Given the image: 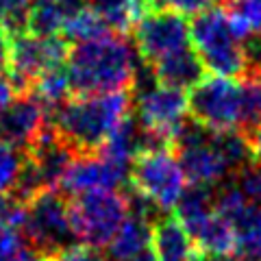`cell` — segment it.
I'll return each instance as SVG.
<instances>
[{
  "mask_svg": "<svg viewBox=\"0 0 261 261\" xmlns=\"http://www.w3.org/2000/svg\"><path fill=\"white\" fill-rule=\"evenodd\" d=\"M133 44L146 65H152L192 46V24L185 15L152 9L135 24Z\"/></svg>",
  "mask_w": 261,
  "mask_h": 261,
  "instance_id": "11",
  "label": "cell"
},
{
  "mask_svg": "<svg viewBox=\"0 0 261 261\" xmlns=\"http://www.w3.org/2000/svg\"><path fill=\"white\" fill-rule=\"evenodd\" d=\"M190 116L214 133L238 130L242 116L240 81L226 76L202 79L190 92Z\"/></svg>",
  "mask_w": 261,
  "mask_h": 261,
  "instance_id": "10",
  "label": "cell"
},
{
  "mask_svg": "<svg viewBox=\"0 0 261 261\" xmlns=\"http://www.w3.org/2000/svg\"><path fill=\"white\" fill-rule=\"evenodd\" d=\"M224 9L244 39L261 35V0H226Z\"/></svg>",
  "mask_w": 261,
  "mask_h": 261,
  "instance_id": "23",
  "label": "cell"
},
{
  "mask_svg": "<svg viewBox=\"0 0 261 261\" xmlns=\"http://www.w3.org/2000/svg\"><path fill=\"white\" fill-rule=\"evenodd\" d=\"M228 183H231L248 202L261 207V161L259 159H252L242 170H238Z\"/></svg>",
  "mask_w": 261,
  "mask_h": 261,
  "instance_id": "26",
  "label": "cell"
},
{
  "mask_svg": "<svg viewBox=\"0 0 261 261\" xmlns=\"http://www.w3.org/2000/svg\"><path fill=\"white\" fill-rule=\"evenodd\" d=\"M70 55V42L61 35H33L20 33L11 37L7 76L18 94L31 92L33 83L44 72L65 65Z\"/></svg>",
  "mask_w": 261,
  "mask_h": 261,
  "instance_id": "9",
  "label": "cell"
},
{
  "mask_svg": "<svg viewBox=\"0 0 261 261\" xmlns=\"http://www.w3.org/2000/svg\"><path fill=\"white\" fill-rule=\"evenodd\" d=\"M140 53L126 35L107 33L70 48L68 74L79 96L128 92L140 70Z\"/></svg>",
  "mask_w": 261,
  "mask_h": 261,
  "instance_id": "1",
  "label": "cell"
},
{
  "mask_svg": "<svg viewBox=\"0 0 261 261\" xmlns=\"http://www.w3.org/2000/svg\"><path fill=\"white\" fill-rule=\"evenodd\" d=\"M150 70L159 83L183 89V92L194 89L202 79H205V65H202L200 57L196 55V50L192 46L183 48V50L170 55L157 63H152Z\"/></svg>",
  "mask_w": 261,
  "mask_h": 261,
  "instance_id": "17",
  "label": "cell"
},
{
  "mask_svg": "<svg viewBox=\"0 0 261 261\" xmlns=\"http://www.w3.org/2000/svg\"><path fill=\"white\" fill-rule=\"evenodd\" d=\"M187 178L174 148H157L140 154L130 166L128 190L140 194L161 214L176 209L187 190Z\"/></svg>",
  "mask_w": 261,
  "mask_h": 261,
  "instance_id": "6",
  "label": "cell"
},
{
  "mask_svg": "<svg viewBox=\"0 0 261 261\" xmlns=\"http://www.w3.org/2000/svg\"><path fill=\"white\" fill-rule=\"evenodd\" d=\"M15 94H18V92H15V87L11 85L9 76H3V74H0V116H3L5 109L13 102Z\"/></svg>",
  "mask_w": 261,
  "mask_h": 261,
  "instance_id": "29",
  "label": "cell"
},
{
  "mask_svg": "<svg viewBox=\"0 0 261 261\" xmlns=\"http://www.w3.org/2000/svg\"><path fill=\"white\" fill-rule=\"evenodd\" d=\"M9 50H11V35L0 27V70H5L7 63H9Z\"/></svg>",
  "mask_w": 261,
  "mask_h": 261,
  "instance_id": "30",
  "label": "cell"
},
{
  "mask_svg": "<svg viewBox=\"0 0 261 261\" xmlns=\"http://www.w3.org/2000/svg\"><path fill=\"white\" fill-rule=\"evenodd\" d=\"M242 87V116L238 130L246 137L261 128V74L246 72L240 81Z\"/></svg>",
  "mask_w": 261,
  "mask_h": 261,
  "instance_id": "21",
  "label": "cell"
},
{
  "mask_svg": "<svg viewBox=\"0 0 261 261\" xmlns=\"http://www.w3.org/2000/svg\"><path fill=\"white\" fill-rule=\"evenodd\" d=\"M216 207L233 226L235 255L246 261H261V207L248 202L231 183L216 190Z\"/></svg>",
  "mask_w": 261,
  "mask_h": 261,
  "instance_id": "13",
  "label": "cell"
},
{
  "mask_svg": "<svg viewBox=\"0 0 261 261\" xmlns=\"http://www.w3.org/2000/svg\"><path fill=\"white\" fill-rule=\"evenodd\" d=\"M24 205L15 194L0 196V261H46L24 238Z\"/></svg>",
  "mask_w": 261,
  "mask_h": 261,
  "instance_id": "15",
  "label": "cell"
},
{
  "mask_svg": "<svg viewBox=\"0 0 261 261\" xmlns=\"http://www.w3.org/2000/svg\"><path fill=\"white\" fill-rule=\"evenodd\" d=\"M72 224L81 246L102 250L116 238L128 216L126 192H92L70 202Z\"/></svg>",
  "mask_w": 261,
  "mask_h": 261,
  "instance_id": "8",
  "label": "cell"
},
{
  "mask_svg": "<svg viewBox=\"0 0 261 261\" xmlns=\"http://www.w3.org/2000/svg\"><path fill=\"white\" fill-rule=\"evenodd\" d=\"M87 5L105 22V27L120 35L133 31L135 24L152 11L150 0H87Z\"/></svg>",
  "mask_w": 261,
  "mask_h": 261,
  "instance_id": "18",
  "label": "cell"
},
{
  "mask_svg": "<svg viewBox=\"0 0 261 261\" xmlns=\"http://www.w3.org/2000/svg\"><path fill=\"white\" fill-rule=\"evenodd\" d=\"M150 250L154 261H205L202 252L176 216L163 214L154 220Z\"/></svg>",
  "mask_w": 261,
  "mask_h": 261,
  "instance_id": "16",
  "label": "cell"
},
{
  "mask_svg": "<svg viewBox=\"0 0 261 261\" xmlns=\"http://www.w3.org/2000/svg\"><path fill=\"white\" fill-rule=\"evenodd\" d=\"M24 238L46 261L81 246L72 224L68 196L59 190H42L24 205Z\"/></svg>",
  "mask_w": 261,
  "mask_h": 261,
  "instance_id": "4",
  "label": "cell"
},
{
  "mask_svg": "<svg viewBox=\"0 0 261 261\" xmlns=\"http://www.w3.org/2000/svg\"><path fill=\"white\" fill-rule=\"evenodd\" d=\"M50 113L33 92H24L0 116V140L27 152L50 124Z\"/></svg>",
  "mask_w": 261,
  "mask_h": 261,
  "instance_id": "14",
  "label": "cell"
},
{
  "mask_svg": "<svg viewBox=\"0 0 261 261\" xmlns=\"http://www.w3.org/2000/svg\"><path fill=\"white\" fill-rule=\"evenodd\" d=\"M87 0H35L29 15V33L33 35H61L65 22Z\"/></svg>",
  "mask_w": 261,
  "mask_h": 261,
  "instance_id": "19",
  "label": "cell"
},
{
  "mask_svg": "<svg viewBox=\"0 0 261 261\" xmlns=\"http://www.w3.org/2000/svg\"><path fill=\"white\" fill-rule=\"evenodd\" d=\"M130 168L113 161L102 152L76 154L57 190L65 196H83L92 192H126Z\"/></svg>",
  "mask_w": 261,
  "mask_h": 261,
  "instance_id": "12",
  "label": "cell"
},
{
  "mask_svg": "<svg viewBox=\"0 0 261 261\" xmlns=\"http://www.w3.org/2000/svg\"><path fill=\"white\" fill-rule=\"evenodd\" d=\"M50 261H111L109 255H102L100 250L96 248H87V246H76L68 252H63V255L55 257Z\"/></svg>",
  "mask_w": 261,
  "mask_h": 261,
  "instance_id": "28",
  "label": "cell"
},
{
  "mask_svg": "<svg viewBox=\"0 0 261 261\" xmlns=\"http://www.w3.org/2000/svg\"><path fill=\"white\" fill-rule=\"evenodd\" d=\"M133 111V94L109 92L76 96L53 111L50 124L79 154L98 152Z\"/></svg>",
  "mask_w": 261,
  "mask_h": 261,
  "instance_id": "2",
  "label": "cell"
},
{
  "mask_svg": "<svg viewBox=\"0 0 261 261\" xmlns=\"http://www.w3.org/2000/svg\"><path fill=\"white\" fill-rule=\"evenodd\" d=\"M133 113L142 124L172 144L174 135L190 120V94L183 89L163 85L154 79L150 65L144 61L135 74L133 87Z\"/></svg>",
  "mask_w": 261,
  "mask_h": 261,
  "instance_id": "5",
  "label": "cell"
},
{
  "mask_svg": "<svg viewBox=\"0 0 261 261\" xmlns=\"http://www.w3.org/2000/svg\"><path fill=\"white\" fill-rule=\"evenodd\" d=\"M107 33H111V31L105 27V22L98 18L92 7L85 3L81 9H76L68 18V22H65V27L61 31V37L68 39L70 44H83V42H89V39L107 35Z\"/></svg>",
  "mask_w": 261,
  "mask_h": 261,
  "instance_id": "22",
  "label": "cell"
},
{
  "mask_svg": "<svg viewBox=\"0 0 261 261\" xmlns=\"http://www.w3.org/2000/svg\"><path fill=\"white\" fill-rule=\"evenodd\" d=\"M31 92L39 98V102L48 109V113L57 111L63 102L70 100L72 92H74V89H72L68 68H65V65H59V68L44 72V74L33 83Z\"/></svg>",
  "mask_w": 261,
  "mask_h": 261,
  "instance_id": "20",
  "label": "cell"
},
{
  "mask_svg": "<svg viewBox=\"0 0 261 261\" xmlns=\"http://www.w3.org/2000/svg\"><path fill=\"white\" fill-rule=\"evenodd\" d=\"M152 9H166L181 15H198L216 7V0H150Z\"/></svg>",
  "mask_w": 261,
  "mask_h": 261,
  "instance_id": "27",
  "label": "cell"
},
{
  "mask_svg": "<svg viewBox=\"0 0 261 261\" xmlns=\"http://www.w3.org/2000/svg\"><path fill=\"white\" fill-rule=\"evenodd\" d=\"M192 44L205 70L214 76L235 79L248 72L246 39L233 27L224 7H211L194 15Z\"/></svg>",
  "mask_w": 261,
  "mask_h": 261,
  "instance_id": "3",
  "label": "cell"
},
{
  "mask_svg": "<svg viewBox=\"0 0 261 261\" xmlns=\"http://www.w3.org/2000/svg\"><path fill=\"white\" fill-rule=\"evenodd\" d=\"M172 148L192 185L220 187L233 178V170L220 150L216 133L192 118L174 135Z\"/></svg>",
  "mask_w": 261,
  "mask_h": 261,
  "instance_id": "7",
  "label": "cell"
},
{
  "mask_svg": "<svg viewBox=\"0 0 261 261\" xmlns=\"http://www.w3.org/2000/svg\"><path fill=\"white\" fill-rule=\"evenodd\" d=\"M33 5L35 0H0V27L11 37L27 33Z\"/></svg>",
  "mask_w": 261,
  "mask_h": 261,
  "instance_id": "25",
  "label": "cell"
},
{
  "mask_svg": "<svg viewBox=\"0 0 261 261\" xmlns=\"http://www.w3.org/2000/svg\"><path fill=\"white\" fill-rule=\"evenodd\" d=\"M27 154L0 140V196L11 194L20 181Z\"/></svg>",
  "mask_w": 261,
  "mask_h": 261,
  "instance_id": "24",
  "label": "cell"
}]
</instances>
